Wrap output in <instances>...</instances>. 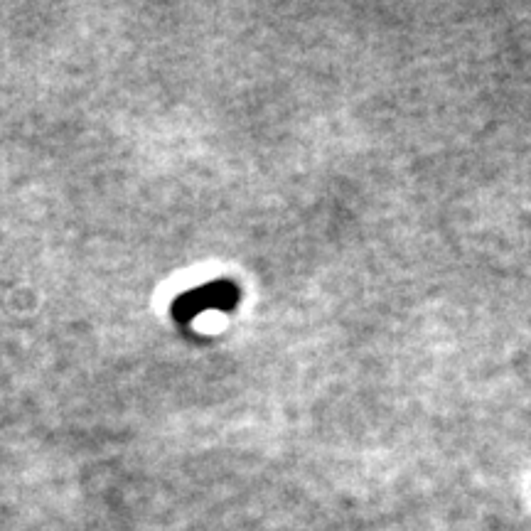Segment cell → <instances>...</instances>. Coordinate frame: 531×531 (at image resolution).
I'll list each match as a JSON object with an SVG mask.
<instances>
[{
	"instance_id": "cell-1",
	"label": "cell",
	"mask_w": 531,
	"mask_h": 531,
	"mask_svg": "<svg viewBox=\"0 0 531 531\" xmlns=\"http://www.w3.org/2000/svg\"><path fill=\"white\" fill-rule=\"evenodd\" d=\"M241 303V291L239 286L232 281H212L205 286L190 288L187 293H182L180 298H175L173 313L175 323L190 325L192 320L200 318L207 310H217V313H229L236 305Z\"/></svg>"
}]
</instances>
